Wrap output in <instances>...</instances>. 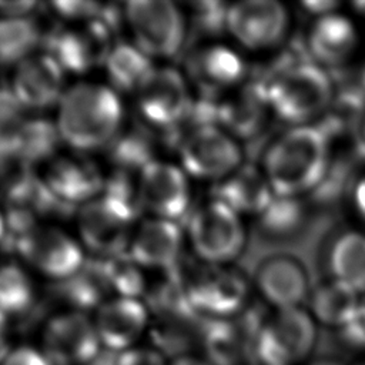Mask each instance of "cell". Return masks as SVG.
I'll use <instances>...</instances> for the list:
<instances>
[{
    "label": "cell",
    "mask_w": 365,
    "mask_h": 365,
    "mask_svg": "<svg viewBox=\"0 0 365 365\" xmlns=\"http://www.w3.org/2000/svg\"><path fill=\"white\" fill-rule=\"evenodd\" d=\"M120 96L107 84L81 81L67 87L57 106L56 124L73 151L104 150L124 123Z\"/></svg>",
    "instance_id": "obj_1"
},
{
    "label": "cell",
    "mask_w": 365,
    "mask_h": 365,
    "mask_svg": "<svg viewBox=\"0 0 365 365\" xmlns=\"http://www.w3.org/2000/svg\"><path fill=\"white\" fill-rule=\"evenodd\" d=\"M328 164V135L305 124L291 127L268 145L262 171L275 195L298 198L319 185Z\"/></svg>",
    "instance_id": "obj_2"
},
{
    "label": "cell",
    "mask_w": 365,
    "mask_h": 365,
    "mask_svg": "<svg viewBox=\"0 0 365 365\" xmlns=\"http://www.w3.org/2000/svg\"><path fill=\"white\" fill-rule=\"evenodd\" d=\"M174 272L190 305L204 318H230L242 312L248 298V282L241 271L184 254Z\"/></svg>",
    "instance_id": "obj_3"
},
{
    "label": "cell",
    "mask_w": 365,
    "mask_h": 365,
    "mask_svg": "<svg viewBox=\"0 0 365 365\" xmlns=\"http://www.w3.org/2000/svg\"><path fill=\"white\" fill-rule=\"evenodd\" d=\"M271 113L294 125H305L332 103L334 87L325 68L299 63L264 86Z\"/></svg>",
    "instance_id": "obj_4"
},
{
    "label": "cell",
    "mask_w": 365,
    "mask_h": 365,
    "mask_svg": "<svg viewBox=\"0 0 365 365\" xmlns=\"http://www.w3.org/2000/svg\"><path fill=\"white\" fill-rule=\"evenodd\" d=\"M125 26L131 41L153 60L175 58L187 46L184 11L168 0H133L124 3Z\"/></svg>",
    "instance_id": "obj_5"
},
{
    "label": "cell",
    "mask_w": 365,
    "mask_h": 365,
    "mask_svg": "<svg viewBox=\"0 0 365 365\" xmlns=\"http://www.w3.org/2000/svg\"><path fill=\"white\" fill-rule=\"evenodd\" d=\"M115 41V34L100 19L58 21L43 33L40 51L48 54L66 74H84L104 66Z\"/></svg>",
    "instance_id": "obj_6"
},
{
    "label": "cell",
    "mask_w": 365,
    "mask_h": 365,
    "mask_svg": "<svg viewBox=\"0 0 365 365\" xmlns=\"http://www.w3.org/2000/svg\"><path fill=\"white\" fill-rule=\"evenodd\" d=\"M187 238L198 259L215 265H230L247 242L241 215L211 198L188 214Z\"/></svg>",
    "instance_id": "obj_7"
},
{
    "label": "cell",
    "mask_w": 365,
    "mask_h": 365,
    "mask_svg": "<svg viewBox=\"0 0 365 365\" xmlns=\"http://www.w3.org/2000/svg\"><path fill=\"white\" fill-rule=\"evenodd\" d=\"M317 344V324L309 312L298 308L275 309L264 319L252 352L261 365H298Z\"/></svg>",
    "instance_id": "obj_8"
},
{
    "label": "cell",
    "mask_w": 365,
    "mask_h": 365,
    "mask_svg": "<svg viewBox=\"0 0 365 365\" xmlns=\"http://www.w3.org/2000/svg\"><path fill=\"white\" fill-rule=\"evenodd\" d=\"M13 251L53 282L68 278L87 259L80 241L58 227L43 224L21 237Z\"/></svg>",
    "instance_id": "obj_9"
},
{
    "label": "cell",
    "mask_w": 365,
    "mask_h": 365,
    "mask_svg": "<svg viewBox=\"0 0 365 365\" xmlns=\"http://www.w3.org/2000/svg\"><path fill=\"white\" fill-rule=\"evenodd\" d=\"M38 348L51 365H91L103 351L93 318L70 309L47 319Z\"/></svg>",
    "instance_id": "obj_10"
},
{
    "label": "cell",
    "mask_w": 365,
    "mask_h": 365,
    "mask_svg": "<svg viewBox=\"0 0 365 365\" xmlns=\"http://www.w3.org/2000/svg\"><path fill=\"white\" fill-rule=\"evenodd\" d=\"M135 220L123 207L98 195L77 211L80 244L97 258L127 252Z\"/></svg>",
    "instance_id": "obj_11"
},
{
    "label": "cell",
    "mask_w": 365,
    "mask_h": 365,
    "mask_svg": "<svg viewBox=\"0 0 365 365\" xmlns=\"http://www.w3.org/2000/svg\"><path fill=\"white\" fill-rule=\"evenodd\" d=\"M194 94L184 73L173 66L155 67L135 94L137 114L155 131L175 125L187 113Z\"/></svg>",
    "instance_id": "obj_12"
},
{
    "label": "cell",
    "mask_w": 365,
    "mask_h": 365,
    "mask_svg": "<svg viewBox=\"0 0 365 365\" xmlns=\"http://www.w3.org/2000/svg\"><path fill=\"white\" fill-rule=\"evenodd\" d=\"M177 154L178 165L188 177L212 184L244 164L238 141L218 125L191 134L180 145Z\"/></svg>",
    "instance_id": "obj_13"
},
{
    "label": "cell",
    "mask_w": 365,
    "mask_h": 365,
    "mask_svg": "<svg viewBox=\"0 0 365 365\" xmlns=\"http://www.w3.org/2000/svg\"><path fill=\"white\" fill-rule=\"evenodd\" d=\"M184 76L197 94L220 98L222 93L241 86L247 67L231 47L205 43L190 47L182 54Z\"/></svg>",
    "instance_id": "obj_14"
},
{
    "label": "cell",
    "mask_w": 365,
    "mask_h": 365,
    "mask_svg": "<svg viewBox=\"0 0 365 365\" xmlns=\"http://www.w3.org/2000/svg\"><path fill=\"white\" fill-rule=\"evenodd\" d=\"M289 29V13L277 0H242L230 4L227 33L248 50L278 46Z\"/></svg>",
    "instance_id": "obj_15"
},
{
    "label": "cell",
    "mask_w": 365,
    "mask_h": 365,
    "mask_svg": "<svg viewBox=\"0 0 365 365\" xmlns=\"http://www.w3.org/2000/svg\"><path fill=\"white\" fill-rule=\"evenodd\" d=\"M140 200L150 217L178 222L188 217L191 191L188 175L177 164L155 160L138 174Z\"/></svg>",
    "instance_id": "obj_16"
},
{
    "label": "cell",
    "mask_w": 365,
    "mask_h": 365,
    "mask_svg": "<svg viewBox=\"0 0 365 365\" xmlns=\"http://www.w3.org/2000/svg\"><path fill=\"white\" fill-rule=\"evenodd\" d=\"M106 174L84 153L58 154L41 175L50 192L64 205L78 208L101 194Z\"/></svg>",
    "instance_id": "obj_17"
},
{
    "label": "cell",
    "mask_w": 365,
    "mask_h": 365,
    "mask_svg": "<svg viewBox=\"0 0 365 365\" xmlns=\"http://www.w3.org/2000/svg\"><path fill=\"white\" fill-rule=\"evenodd\" d=\"M9 90L27 111H44L60 104L66 73L48 54L37 51L13 68Z\"/></svg>",
    "instance_id": "obj_18"
},
{
    "label": "cell",
    "mask_w": 365,
    "mask_h": 365,
    "mask_svg": "<svg viewBox=\"0 0 365 365\" xmlns=\"http://www.w3.org/2000/svg\"><path fill=\"white\" fill-rule=\"evenodd\" d=\"M150 311L143 299L110 297L96 311L93 322L103 349L120 354L138 345L150 329Z\"/></svg>",
    "instance_id": "obj_19"
},
{
    "label": "cell",
    "mask_w": 365,
    "mask_h": 365,
    "mask_svg": "<svg viewBox=\"0 0 365 365\" xmlns=\"http://www.w3.org/2000/svg\"><path fill=\"white\" fill-rule=\"evenodd\" d=\"M182 240L178 222L150 217L135 227L127 252L143 269L170 272L184 255Z\"/></svg>",
    "instance_id": "obj_20"
},
{
    "label": "cell",
    "mask_w": 365,
    "mask_h": 365,
    "mask_svg": "<svg viewBox=\"0 0 365 365\" xmlns=\"http://www.w3.org/2000/svg\"><path fill=\"white\" fill-rule=\"evenodd\" d=\"M255 284L262 298L275 309L301 307L309 291L304 267L288 255L264 259L255 272Z\"/></svg>",
    "instance_id": "obj_21"
},
{
    "label": "cell",
    "mask_w": 365,
    "mask_h": 365,
    "mask_svg": "<svg viewBox=\"0 0 365 365\" xmlns=\"http://www.w3.org/2000/svg\"><path fill=\"white\" fill-rule=\"evenodd\" d=\"M269 113L264 86L257 83L238 86L218 98V127L237 141L255 137L265 125Z\"/></svg>",
    "instance_id": "obj_22"
},
{
    "label": "cell",
    "mask_w": 365,
    "mask_h": 365,
    "mask_svg": "<svg viewBox=\"0 0 365 365\" xmlns=\"http://www.w3.org/2000/svg\"><path fill=\"white\" fill-rule=\"evenodd\" d=\"M275 194L262 171L255 165L242 164L211 187V200L220 201L237 214L259 215Z\"/></svg>",
    "instance_id": "obj_23"
},
{
    "label": "cell",
    "mask_w": 365,
    "mask_h": 365,
    "mask_svg": "<svg viewBox=\"0 0 365 365\" xmlns=\"http://www.w3.org/2000/svg\"><path fill=\"white\" fill-rule=\"evenodd\" d=\"M307 46L315 64L336 67L349 60L358 46V33L352 21L338 11L317 17L312 23Z\"/></svg>",
    "instance_id": "obj_24"
},
{
    "label": "cell",
    "mask_w": 365,
    "mask_h": 365,
    "mask_svg": "<svg viewBox=\"0 0 365 365\" xmlns=\"http://www.w3.org/2000/svg\"><path fill=\"white\" fill-rule=\"evenodd\" d=\"M157 145H160L158 133L137 115V118L124 120L103 151L113 168L140 174L148 164L158 160Z\"/></svg>",
    "instance_id": "obj_25"
},
{
    "label": "cell",
    "mask_w": 365,
    "mask_h": 365,
    "mask_svg": "<svg viewBox=\"0 0 365 365\" xmlns=\"http://www.w3.org/2000/svg\"><path fill=\"white\" fill-rule=\"evenodd\" d=\"M53 295L64 301L70 311L88 314L97 309L111 297L101 258L91 257L86 259L78 271L68 278L53 282Z\"/></svg>",
    "instance_id": "obj_26"
},
{
    "label": "cell",
    "mask_w": 365,
    "mask_h": 365,
    "mask_svg": "<svg viewBox=\"0 0 365 365\" xmlns=\"http://www.w3.org/2000/svg\"><path fill=\"white\" fill-rule=\"evenodd\" d=\"M117 94H137L155 70L154 60L133 41L117 40L103 66Z\"/></svg>",
    "instance_id": "obj_27"
},
{
    "label": "cell",
    "mask_w": 365,
    "mask_h": 365,
    "mask_svg": "<svg viewBox=\"0 0 365 365\" xmlns=\"http://www.w3.org/2000/svg\"><path fill=\"white\" fill-rule=\"evenodd\" d=\"M311 315L315 322H321L327 327L344 328L356 314L361 299L349 285L329 279L319 284L311 294Z\"/></svg>",
    "instance_id": "obj_28"
},
{
    "label": "cell",
    "mask_w": 365,
    "mask_h": 365,
    "mask_svg": "<svg viewBox=\"0 0 365 365\" xmlns=\"http://www.w3.org/2000/svg\"><path fill=\"white\" fill-rule=\"evenodd\" d=\"M328 265L332 279L365 292V234L346 231L336 237L329 248Z\"/></svg>",
    "instance_id": "obj_29"
},
{
    "label": "cell",
    "mask_w": 365,
    "mask_h": 365,
    "mask_svg": "<svg viewBox=\"0 0 365 365\" xmlns=\"http://www.w3.org/2000/svg\"><path fill=\"white\" fill-rule=\"evenodd\" d=\"M43 30L33 16L0 17V67H17L40 51Z\"/></svg>",
    "instance_id": "obj_30"
},
{
    "label": "cell",
    "mask_w": 365,
    "mask_h": 365,
    "mask_svg": "<svg viewBox=\"0 0 365 365\" xmlns=\"http://www.w3.org/2000/svg\"><path fill=\"white\" fill-rule=\"evenodd\" d=\"M61 144L64 143L56 121L34 115L29 118L23 130L16 157L31 168L38 164H48L58 155Z\"/></svg>",
    "instance_id": "obj_31"
},
{
    "label": "cell",
    "mask_w": 365,
    "mask_h": 365,
    "mask_svg": "<svg viewBox=\"0 0 365 365\" xmlns=\"http://www.w3.org/2000/svg\"><path fill=\"white\" fill-rule=\"evenodd\" d=\"M228 7V3L218 0L188 3V10L187 13L184 11L187 23L185 50L201 44L204 40H212L224 34L227 31Z\"/></svg>",
    "instance_id": "obj_32"
},
{
    "label": "cell",
    "mask_w": 365,
    "mask_h": 365,
    "mask_svg": "<svg viewBox=\"0 0 365 365\" xmlns=\"http://www.w3.org/2000/svg\"><path fill=\"white\" fill-rule=\"evenodd\" d=\"M36 289L29 272L17 262L0 264V312L9 318L34 307Z\"/></svg>",
    "instance_id": "obj_33"
},
{
    "label": "cell",
    "mask_w": 365,
    "mask_h": 365,
    "mask_svg": "<svg viewBox=\"0 0 365 365\" xmlns=\"http://www.w3.org/2000/svg\"><path fill=\"white\" fill-rule=\"evenodd\" d=\"M258 230L268 238H288L302 227L305 212L298 198L275 195L269 205L257 217Z\"/></svg>",
    "instance_id": "obj_34"
},
{
    "label": "cell",
    "mask_w": 365,
    "mask_h": 365,
    "mask_svg": "<svg viewBox=\"0 0 365 365\" xmlns=\"http://www.w3.org/2000/svg\"><path fill=\"white\" fill-rule=\"evenodd\" d=\"M101 261L111 297L141 299L145 295L148 284L145 282L143 268L128 252L101 258Z\"/></svg>",
    "instance_id": "obj_35"
},
{
    "label": "cell",
    "mask_w": 365,
    "mask_h": 365,
    "mask_svg": "<svg viewBox=\"0 0 365 365\" xmlns=\"http://www.w3.org/2000/svg\"><path fill=\"white\" fill-rule=\"evenodd\" d=\"M101 197L127 210L134 218H138L144 210L140 200L138 174L111 168L104 177Z\"/></svg>",
    "instance_id": "obj_36"
},
{
    "label": "cell",
    "mask_w": 365,
    "mask_h": 365,
    "mask_svg": "<svg viewBox=\"0 0 365 365\" xmlns=\"http://www.w3.org/2000/svg\"><path fill=\"white\" fill-rule=\"evenodd\" d=\"M7 90L0 103V154L16 155L23 130L31 117Z\"/></svg>",
    "instance_id": "obj_37"
},
{
    "label": "cell",
    "mask_w": 365,
    "mask_h": 365,
    "mask_svg": "<svg viewBox=\"0 0 365 365\" xmlns=\"http://www.w3.org/2000/svg\"><path fill=\"white\" fill-rule=\"evenodd\" d=\"M33 174V168L19 157L0 154V204L13 198Z\"/></svg>",
    "instance_id": "obj_38"
},
{
    "label": "cell",
    "mask_w": 365,
    "mask_h": 365,
    "mask_svg": "<svg viewBox=\"0 0 365 365\" xmlns=\"http://www.w3.org/2000/svg\"><path fill=\"white\" fill-rule=\"evenodd\" d=\"M60 23H84L101 14L103 3L98 1H53L48 4Z\"/></svg>",
    "instance_id": "obj_39"
},
{
    "label": "cell",
    "mask_w": 365,
    "mask_h": 365,
    "mask_svg": "<svg viewBox=\"0 0 365 365\" xmlns=\"http://www.w3.org/2000/svg\"><path fill=\"white\" fill-rule=\"evenodd\" d=\"M170 358L153 346L137 345L114 355L113 365H168Z\"/></svg>",
    "instance_id": "obj_40"
},
{
    "label": "cell",
    "mask_w": 365,
    "mask_h": 365,
    "mask_svg": "<svg viewBox=\"0 0 365 365\" xmlns=\"http://www.w3.org/2000/svg\"><path fill=\"white\" fill-rule=\"evenodd\" d=\"M1 365H51L40 348L30 345L14 346Z\"/></svg>",
    "instance_id": "obj_41"
},
{
    "label": "cell",
    "mask_w": 365,
    "mask_h": 365,
    "mask_svg": "<svg viewBox=\"0 0 365 365\" xmlns=\"http://www.w3.org/2000/svg\"><path fill=\"white\" fill-rule=\"evenodd\" d=\"M339 331H342L344 339L354 345L365 348V304L361 302L354 318Z\"/></svg>",
    "instance_id": "obj_42"
},
{
    "label": "cell",
    "mask_w": 365,
    "mask_h": 365,
    "mask_svg": "<svg viewBox=\"0 0 365 365\" xmlns=\"http://www.w3.org/2000/svg\"><path fill=\"white\" fill-rule=\"evenodd\" d=\"M36 7H38V3L31 0H0V17H29L33 16Z\"/></svg>",
    "instance_id": "obj_43"
},
{
    "label": "cell",
    "mask_w": 365,
    "mask_h": 365,
    "mask_svg": "<svg viewBox=\"0 0 365 365\" xmlns=\"http://www.w3.org/2000/svg\"><path fill=\"white\" fill-rule=\"evenodd\" d=\"M14 348L11 342V325H10V318L0 312V365L6 359V356L11 352Z\"/></svg>",
    "instance_id": "obj_44"
},
{
    "label": "cell",
    "mask_w": 365,
    "mask_h": 365,
    "mask_svg": "<svg viewBox=\"0 0 365 365\" xmlns=\"http://www.w3.org/2000/svg\"><path fill=\"white\" fill-rule=\"evenodd\" d=\"M302 7L308 13H312L317 17H321V16H325V14H329V13H335L336 9L339 7V3L327 1V0H324V1H304Z\"/></svg>",
    "instance_id": "obj_45"
},
{
    "label": "cell",
    "mask_w": 365,
    "mask_h": 365,
    "mask_svg": "<svg viewBox=\"0 0 365 365\" xmlns=\"http://www.w3.org/2000/svg\"><path fill=\"white\" fill-rule=\"evenodd\" d=\"M354 205L358 215L365 221V174L359 177L354 188Z\"/></svg>",
    "instance_id": "obj_46"
},
{
    "label": "cell",
    "mask_w": 365,
    "mask_h": 365,
    "mask_svg": "<svg viewBox=\"0 0 365 365\" xmlns=\"http://www.w3.org/2000/svg\"><path fill=\"white\" fill-rule=\"evenodd\" d=\"M168 365H214L207 358L198 356L195 354H182L174 358H170Z\"/></svg>",
    "instance_id": "obj_47"
},
{
    "label": "cell",
    "mask_w": 365,
    "mask_h": 365,
    "mask_svg": "<svg viewBox=\"0 0 365 365\" xmlns=\"http://www.w3.org/2000/svg\"><path fill=\"white\" fill-rule=\"evenodd\" d=\"M6 234H7V230H6V218H4L3 210H1V207H0V247L4 245Z\"/></svg>",
    "instance_id": "obj_48"
},
{
    "label": "cell",
    "mask_w": 365,
    "mask_h": 365,
    "mask_svg": "<svg viewBox=\"0 0 365 365\" xmlns=\"http://www.w3.org/2000/svg\"><path fill=\"white\" fill-rule=\"evenodd\" d=\"M311 365H344V364L335 358H319L314 361Z\"/></svg>",
    "instance_id": "obj_49"
},
{
    "label": "cell",
    "mask_w": 365,
    "mask_h": 365,
    "mask_svg": "<svg viewBox=\"0 0 365 365\" xmlns=\"http://www.w3.org/2000/svg\"><path fill=\"white\" fill-rule=\"evenodd\" d=\"M359 137H361V141H362V144H364V147H365V110L362 111V114H361V117H359Z\"/></svg>",
    "instance_id": "obj_50"
},
{
    "label": "cell",
    "mask_w": 365,
    "mask_h": 365,
    "mask_svg": "<svg viewBox=\"0 0 365 365\" xmlns=\"http://www.w3.org/2000/svg\"><path fill=\"white\" fill-rule=\"evenodd\" d=\"M7 90H9V87H6V86H3V84L0 83V103H1V100L4 98V96H6Z\"/></svg>",
    "instance_id": "obj_51"
},
{
    "label": "cell",
    "mask_w": 365,
    "mask_h": 365,
    "mask_svg": "<svg viewBox=\"0 0 365 365\" xmlns=\"http://www.w3.org/2000/svg\"><path fill=\"white\" fill-rule=\"evenodd\" d=\"M354 6H356L359 9V11H362L365 14V1H359V3H356Z\"/></svg>",
    "instance_id": "obj_52"
},
{
    "label": "cell",
    "mask_w": 365,
    "mask_h": 365,
    "mask_svg": "<svg viewBox=\"0 0 365 365\" xmlns=\"http://www.w3.org/2000/svg\"><path fill=\"white\" fill-rule=\"evenodd\" d=\"M362 86L365 88V70H364V76H362Z\"/></svg>",
    "instance_id": "obj_53"
},
{
    "label": "cell",
    "mask_w": 365,
    "mask_h": 365,
    "mask_svg": "<svg viewBox=\"0 0 365 365\" xmlns=\"http://www.w3.org/2000/svg\"><path fill=\"white\" fill-rule=\"evenodd\" d=\"M356 365H365V361H362V362H359V364H356Z\"/></svg>",
    "instance_id": "obj_54"
}]
</instances>
